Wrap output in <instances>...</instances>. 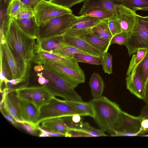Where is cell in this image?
Returning <instances> with one entry per match:
<instances>
[{
    "instance_id": "obj_1",
    "label": "cell",
    "mask_w": 148,
    "mask_h": 148,
    "mask_svg": "<svg viewBox=\"0 0 148 148\" xmlns=\"http://www.w3.org/2000/svg\"><path fill=\"white\" fill-rule=\"evenodd\" d=\"M4 36L26 78L34 56L35 40L25 33L11 17L5 24Z\"/></svg>"
},
{
    "instance_id": "obj_2",
    "label": "cell",
    "mask_w": 148,
    "mask_h": 148,
    "mask_svg": "<svg viewBox=\"0 0 148 148\" xmlns=\"http://www.w3.org/2000/svg\"><path fill=\"white\" fill-rule=\"evenodd\" d=\"M90 101L94 110L95 121L100 130L111 135L122 111L121 108L116 103L103 96Z\"/></svg>"
},
{
    "instance_id": "obj_3",
    "label": "cell",
    "mask_w": 148,
    "mask_h": 148,
    "mask_svg": "<svg viewBox=\"0 0 148 148\" xmlns=\"http://www.w3.org/2000/svg\"><path fill=\"white\" fill-rule=\"evenodd\" d=\"M41 71L49 80L45 85L54 96L60 97L66 100L83 101L75 88L62 76L45 65H42Z\"/></svg>"
},
{
    "instance_id": "obj_4",
    "label": "cell",
    "mask_w": 148,
    "mask_h": 148,
    "mask_svg": "<svg viewBox=\"0 0 148 148\" xmlns=\"http://www.w3.org/2000/svg\"><path fill=\"white\" fill-rule=\"evenodd\" d=\"M39 117L36 124L37 127L42 122L47 119L71 117L76 114L82 116H88L86 113L69 103L66 100L53 97L49 102L40 109Z\"/></svg>"
},
{
    "instance_id": "obj_5",
    "label": "cell",
    "mask_w": 148,
    "mask_h": 148,
    "mask_svg": "<svg viewBox=\"0 0 148 148\" xmlns=\"http://www.w3.org/2000/svg\"><path fill=\"white\" fill-rule=\"evenodd\" d=\"M77 16L72 13L51 19L38 26L36 40L62 36L73 25Z\"/></svg>"
},
{
    "instance_id": "obj_6",
    "label": "cell",
    "mask_w": 148,
    "mask_h": 148,
    "mask_svg": "<svg viewBox=\"0 0 148 148\" xmlns=\"http://www.w3.org/2000/svg\"><path fill=\"white\" fill-rule=\"evenodd\" d=\"M125 45L130 56L140 49L148 51V16L137 14L135 25Z\"/></svg>"
},
{
    "instance_id": "obj_7",
    "label": "cell",
    "mask_w": 148,
    "mask_h": 148,
    "mask_svg": "<svg viewBox=\"0 0 148 148\" xmlns=\"http://www.w3.org/2000/svg\"><path fill=\"white\" fill-rule=\"evenodd\" d=\"M14 90L18 98L31 102L39 109L54 96L45 85L27 86L25 85Z\"/></svg>"
},
{
    "instance_id": "obj_8",
    "label": "cell",
    "mask_w": 148,
    "mask_h": 148,
    "mask_svg": "<svg viewBox=\"0 0 148 148\" xmlns=\"http://www.w3.org/2000/svg\"><path fill=\"white\" fill-rule=\"evenodd\" d=\"M141 122L139 116H133L121 111L110 136H132L140 135Z\"/></svg>"
},
{
    "instance_id": "obj_9",
    "label": "cell",
    "mask_w": 148,
    "mask_h": 148,
    "mask_svg": "<svg viewBox=\"0 0 148 148\" xmlns=\"http://www.w3.org/2000/svg\"><path fill=\"white\" fill-rule=\"evenodd\" d=\"M32 62L38 65L58 64L79 71L83 72L79 66L78 62L74 58L42 51L37 48L35 45L34 47V56Z\"/></svg>"
},
{
    "instance_id": "obj_10",
    "label": "cell",
    "mask_w": 148,
    "mask_h": 148,
    "mask_svg": "<svg viewBox=\"0 0 148 148\" xmlns=\"http://www.w3.org/2000/svg\"><path fill=\"white\" fill-rule=\"evenodd\" d=\"M34 17L38 26L55 17L72 13L70 9L53 3L42 1L34 8Z\"/></svg>"
},
{
    "instance_id": "obj_11",
    "label": "cell",
    "mask_w": 148,
    "mask_h": 148,
    "mask_svg": "<svg viewBox=\"0 0 148 148\" xmlns=\"http://www.w3.org/2000/svg\"><path fill=\"white\" fill-rule=\"evenodd\" d=\"M101 21L86 15L77 16L72 26L61 36H82L92 32V28Z\"/></svg>"
},
{
    "instance_id": "obj_12",
    "label": "cell",
    "mask_w": 148,
    "mask_h": 148,
    "mask_svg": "<svg viewBox=\"0 0 148 148\" xmlns=\"http://www.w3.org/2000/svg\"><path fill=\"white\" fill-rule=\"evenodd\" d=\"M0 109L12 116L18 123H23L20 118L18 105V97L14 89L3 90Z\"/></svg>"
},
{
    "instance_id": "obj_13",
    "label": "cell",
    "mask_w": 148,
    "mask_h": 148,
    "mask_svg": "<svg viewBox=\"0 0 148 148\" xmlns=\"http://www.w3.org/2000/svg\"><path fill=\"white\" fill-rule=\"evenodd\" d=\"M115 14L120 25L122 32L129 35L135 25L137 14L132 10L123 4L116 3Z\"/></svg>"
},
{
    "instance_id": "obj_14",
    "label": "cell",
    "mask_w": 148,
    "mask_h": 148,
    "mask_svg": "<svg viewBox=\"0 0 148 148\" xmlns=\"http://www.w3.org/2000/svg\"><path fill=\"white\" fill-rule=\"evenodd\" d=\"M62 76L74 88L85 82L84 72H81L67 66L56 64L45 65Z\"/></svg>"
},
{
    "instance_id": "obj_15",
    "label": "cell",
    "mask_w": 148,
    "mask_h": 148,
    "mask_svg": "<svg viewBox=\"0 0 148 148\" xmlns=\"http://www.w3.org/2000/svg\"><path fill=\"white\" fill-rule=\"evenodd\" d=\"M19 113L23 123L34 126L39 117L40 110L31 102L18 98Z\"/></svg>"
},
{
    "instance_id": "obj_16",
    "label": "cell",
    "mask_w": 148,
    "mask_h": 148,
    "mask_svg": "<svg viewBox=\"0 0 148 148\" xmlns=\"http://www.w3.org/2000/svg\"><path fill=\"white\" fill-rule=\"evenodd\" d=\"M36 40L35 46L39 49L49 53H56L69 44L64 42L62 36H57L42 40Z\"/></svg>"
},
{
    "instance_id": "obj_17",
    "label": "cell",
    "mask_w": 148,
    "mask_h": 148,
    "mask_svg": "<svg viewBox=\"0 0 148 148\" xmlns=\"http://www.w3.org/2000/svg\"><path fill=\"white\" fill-rule=\"evenodd\" d=\"M126 80L127 89L137 97L143 99L146 84L139 75L131 73L127 76Z\"/></svg>"
},
{
    "instance_id": "obj_18",
    "label": "cell",
    "mask_w": 148,
    "mask_h": 148,
    "mask_svg": "<svg viewBox=\"0 0 148 148\" xmlns=\"http://www.w3.org/2000/svg\"><path fill=\"white\" fill-rule=\"evenodd\" d=\"M116 2V0H85L79 14L81 16L89 10L101 8L108 10L115 14Z\"/></svg>"
},
{
    "instance_id": "obj_19",
    "label": "cell",
    "mask_w": 148,
    "mask_h": 148,
    "mask_svg": "<svg viewBox=\"0 0 148 148\" xmlns=\"http://www.w3.org/2000/svg\"><path fill=\"white\" fill-rule=\"evenodd\" d=\"M0 44L3 47L5 56L11 73L12 79L25 78L20 66L6 42L4 44L1 43Z\"/></svg>"
},
{
    "instance_id": "obj_20",
    "label": "cell",
    "mask_w": 148,
    "mask_h": 148,
    "mask_svg": "<svg viewBox=\"0 0 148 148\" xmlns=\"http://www.w3.org/2000/svg\"><path fill=\"white\" fill-rule=\"evenodd\" d=\"M62 36L63 41L69 45L98 56H103L104 54L80 36L66 35Z\"/></svg>"
},
{
    "instance_id": "obj_21",
    "label": "cell",
    "mask_w": 148,
    "mask_h": 148,
    "mask_svg": "<svg viewBox=\"0 0 148 148\" xmlns=\"http://www.w3.org/2000/svg\"><path fill=\"white\" fill-rule=\"evenodd\" d=\"M42 128L58 133L66 137L69 128L63 118H55L45 120L41 122Z\"/></svg>"
},
{
    "instance_id": "obj_22",
    "label": "cell",
    "mask_w": 148,
    "mask_h": 148,
    "mask_svg": "<svg viewBox=\"0 0 148 148\" xmlns=\"http://www.w3.org/2000/svg\"><path fill=\"white\" fill-rule=\"evenodd\" d=\"M13 18L18 26L25 33L31 38L36 40L38 26L34 16L23 19Z\"/></svg>"
},
{
    "instance_id": "obj_23",
    "label": "cell",
    "mask_w": 148,
    "mask_h": 148,
    "mask_svg": "<svg viewBox=\"0 0 148 148\" xmlns=\"http://www.w3.org/2000/svg\"><path fill=\"white\" fill-rule=\"evenodd\" d=\"M80 37L103 54L108 52L110 45V42L99 38L92 32Z\"/></svg>"
},
{
    "instance_id": "obj_24",
    "label": "cell",
    "mask_w": 148,
    "mask_h": 148,
    "mask_svg": "<svg viewBox=\"0 0 148 148\" xmlns=\"http://www.w3.org/2000/svg\"><path fill=\"white\" fill-rule=\"evenodd\" d=\"M89 84L93 98L102 96L105 85L102 77L99 74L95 72L93 73L90 78Z\"/></svg>"
},
{
    "instance_id": "obj_25",
    "label": "cell",
    "mask_w": 148,
    "mask_h": 148,
    "mask_svg": "<svg viewBox=\"0 0 148 148\" xmlns=\"http://www.w3.org/2000/svg\"><path fill=\"white\" fill-rule=\"evenodd\" d=\"M92 31L98 37L110 42L113 37L108 26L107 19L101 21L92 28Z\"/></svg>"
},
{
    "instance_id": "obj_26",
    "label": "cell",
    "mask_w": 148,
    "mask_h": 148,
    "mask_svg": "<svg viewBox=\"0 0 148 148\" xmlns=\"http://www.w3.org/2000/svg\"><path fill=\"white\" fill-rule=\"evenodd\" d=\"M132 73L138 74L146 85L148 81V51L141 61L133 69Z\"/></svg>"
},
{
    "instance_id": "obj_27",
    "label": "cell",
    "mask_w": 148,
    "mask_h": 148,
    "mask_svg": "<svg viewBox=\"0 0 148 148\" xmlns=\"http://www.w3.org/2000/svg\"><path fill=\"white\" fill-rule=\"evenodd\" d=\"M117 2L135 11H148V0H116Z\"/></svg>"
},
{
    "instance_id": "obj_28",
    "label": "cell",
    "mask_w": 148,
    "mask_h": 148,
    "mask_svg": "<svg viewBox=\"0 0 148 148\" xmlns=\"http://www.w3.org/2000/svg\"><path fill=\"white\" fill-rule=\"evenodd\" d=\"M102 56L84 54H75L72 58L78 62H82L91 64L101 65Z\"/></svg>"
},
{
    "instance_id": "obj_29",
    "label": "cell",
    "mask_w": 148,
    "mask_h": 148,
    "mask_svg": "<svg viewBox=\"0 0 148 148\" xmlns=\"http://www.w3.org/2000/svg\"><path fill=\"white\" fill-rule=\"evenodd\" d=\"M115 14L110 11L104 9L95 8L88 11L83 15L92 17L101 21L108 19Z\"/></svg>"
},
{
    "instance_id": "obj_30",
    "label": "cell",
    "mask_w": 148,
    "mask_h": 148,
    "mask_svg": "<svg viewBox=\"0 0 148 148\" xmlns=\"http://www.w3.org/2000/svg\"><path fill=\"white\" fill-rule=\"evenodd\" d=\"M66 101L70 104L77 108L86 113L88 116H90L92 118L94 117V110L90 101L88 102H85L83 101L69 100H66Z\"/></svg>"
},
{
    "instance_id": "obj_31",
    "label": "cell",
    "mask_w": 148,
    "mask_h": 148,
    "mask_svg": "<svg viewBox=\"0 0 148 148\" xmlns=\"http://www.w3.org/2000/svg\"><path fill=\"white\" fill-rule=\"evenodd\" d=\"M56 54L71 58H72L73 55L75 54H84L97 56L69 45L62 48Z\"/></svg>"
},
{
    "instance_id": "obj_32",
    "label": "cell",
    "mask_w": 148,
    "mask_h": 148,
    "mask_svg": "<svg viewBox=\"0 0 148 148\" xmlns=\"http://www.w3.org/2000/svg\"><path fill=\"white\" fill-rule=\"evenodd\" d=\"M77 130L88 134L90 137L107 136L104 132L101 130H98L92 127L88 123L81 122Z\"/></svg>"
},
{
    "instance_id": "obj_33",
    "label": "cell",
    "mask_w": 148,
    "mask_h": 148,
    "mask_svg": "<svg viewBox=\"0 0 148 148\" xmlns=\"http://www.w3.org/2000/svg\"><path fill=\"white\" fill-rule=\"evenodd\" d=\"M23 6L20 0H11L7 6L6 15L9 17L15 18Z\"/></svg>"
},
{
    "instance_id": "obj_34",
    "label": "cell",
    "mask_w": 148,
    "mask_h": 148,
    "mask_svg": "<svg viewBox=\"0 0 148 148\" xmlns=\"http://www.w3.org/2000/svg\"><path fill=\"white\" fill-rule=\"evenodd\" d=\"M147 50L144 49H138L135 54H133L130 61L127 73V76L129 75L134 68L139 64L145 56Z\"/></svg>"
},
{
    "instance_id": "obj_35",
    "label": "cell",
    "mask_w": 148,
    "mask_h": 148,
    "mask_svg": "<svg viewBox=\"0 0 148 148\" xmlns=\"http://www.w3.org/2000/svg\"><path fill=\"white\" fill-rule=\"evenodd\" d=\"M141 119V128L140 135L148 134V103L142 110L139 116Z\"/></svg>"
},
{
    "instance_id": "obj_36",
    "label": "cell",
    "mask_w": 148,
    "mask_h": 148,
    "mask_svg": "<svg viewBox=\"0 0 148 148\" xmlns=\"http://www.w3.org/2000/svg\"><path fill=\"white\" fill-rule=\"evenodd\" d=\"M107 23L109 29L113 36L122 32L120 25L116 14L108 19Z\"/></svg>"
},
{
    "instance_id": "obj_37",
    "label": "cell",
    "mask_w": 148,
    "mask_h": 148,
    "mask_svg": "<svg viewBox=\"0 0 148 148\" xmlns=\"http://www.w3.org/2000/svg\"><path fill=\"white\" fill-rule=\"evenodd\" d=\"M101 65L106 73L108 74L112 73V57L110 53L107 52L103 55Z\"/></svg>"
},
{
    "instance_id": "obj_38",
    "label": "cell",
    "mask_w": 148,
    "mask_h": 148,
    "mask_svg": "<svg viewBox=\"0 0 148 148\" xmlns=\"http://www.w3.org/2000/svg\"><path fill=\"white\" fill-rule=\"evenodd\" d=\"M85 0H50V1L60 6L70 9L76 4L84 2Z\"/></svg>"
},
{
    "instance_id": "obj_39",
    "label": "cell",
    "mask_w": 148,
    "mask_h": 148,
    "mask_svg": "<svg viewBox=\"0 0 148 148\" xmlns=\"http://www.w3.org/2000/svg\"><path fill=\"white\" fill-rule=\"evenodd\" d=\"M129 36L127 34L122 32L113 36L110 41V45L117 44L120 45H125Z\"/></svg>"
},
{
    "instance_id": "obj_40",
    "label": "cell",
    "mask_w": 148,
    "mask_h": 148,
    "mask_svg": "<svg viewBox=\"0 0 148 148\" xmlns=\"http://www.w3.org/2000/svg\"><path fill=\"white\" fill-rule=\"evenodd\" d=\"M34 16V9L24 5L21 9L18 14L14 18L16 19H23L30 18Z\"/></svg>"
},
{
    "instance_id": "obj_41",
    "label": "cell",
    "mask_w": 148,
    "mask_h": 148,
    "mask_svg": "<svg viewBox=\"0 0 148 148\" xmlns=\"http://www.w3.org/2000/svg\"><path fill=\"white\" fill-rule=\"evenodd\" d=\"M21 127L26 132L34 136H38V130L37 127L25 123H19Z\"/></svg>"
},
{
    "instance_id": "obj_42",
    "label": "cell",
    "mask_w": 148,
    "mask_h": 148,
    "mask_svg": "<svg viewBox=\"0 0 148 148\" xmlns=\"http://www.w3.org/2000/svg\"><path fill=\"white\" fill-rule=\"evenodd\" d=\"M50 0H20L24 6L32 8H34L41 1H50Z\"/></svg>"
},
{
    "instance_id": "obj_43",
    "label": "cell",
    "mask_w": 148,
    "mask_h": 148,
    "mask_svg": "<svg viewBox=\"0 0 148 148\" xmlns=\"http://www.w3.org/2000/svg\"><path fill=\"white\" fill-rule=\"evenodd\" d=\"M26 79V78H23L20 79H12L8 80L5 86V88L8 87L10 86L16 85L20 83L25 82Z\"/></svg>"
},
{
    "instance_id": "obj_44",
    "label": "cell",
    "mask_w": 148,
    "mask_h": 148,
    "mask_svg": "<svg viewBox=\"0 0 148 148\" xmlns=\"http://www.w3.org/2000/svg\"><path fill=\"white\" fill-rule=\"evenodd\" d=\"M38 130L39 131L45 132L48 134L50 137H65L64 135L62 134L53 132L48 130H45L44 128L40 127L38 125L37 127Z\"/></svg>"
},
{
    "instance_id": "obj_45",
    "label": "cell",
    "mask_w": 148,
    "mask_h": 148,
    "mask_svg": "<svg viewBox=\"0 0 148 148\" xmlns=\"http://www.w3.org/2000/svg\"><path fill=\"white\" fill-rule=\"evenodd\" d=\"M1 112L4 116L12 124L17 125L18 124L13 117L10 114L2 110H1Z\"/></svg>"
},
{
    "instance_id": "obj_46",
    "label": "cell",
    "mask_w": 148,
    "mask_h": 148,
    "mask_svg": "<svg viewBox=\"0 0 148 148\" xmlns=\"http://www.w3.org/2000/svg\"><path fill=\"white\" fill-rule=\"evenodd\" d=\"M37 75L38 76V82L40 84L42 85H45L48 83V80L42 74L38 73Z\"/></svg>"
},
{
    "instance_id": "obj_47",
    "label": "cell",
    "mask_w": 148,
    "mask_h": 148,
    "mask_svg": "<svg viewBox=\"0 0 148 148\" xmlns=\"http://www.w3.org/2000/svg\"><path fill=\"white\" fill-rule=\"evenodd\" d=\"M81 115L76 114L72 116H71V119L72 121L75 123H79L82 121Z\"/></svg>"
},
{
    "instance_id": "obj_48",
    "label": "cell",
    "mask_w": 148,
    "mask_h": 148,
    "mask_svg": "<svg viewBox=\"0 0 148 148\" xmlns=\"http://www.w3.org/2000/svg\"><path fill=\"white\" fill-rule=\"evenodd\" d=\"M143 99L146 103H148V81L146 85Z\"/></svg>"
},
{
    "instance_id": "obj_49",
    "label": "cell",
    "mask_w": 148,
    "mask_h": 148,
    "mask_svg": "<svg viewBox=\"0 0 148 148\" xmlns=\"http://www.w3.org/2000/svg\"><path fill=\"white\" fill-rule=\"evenodd\" d=\"M38 136L39 137H50V136L47 134L42 132H40V133L38 135Z\"/></svg>"
},
{
    "instance_id": "obj_50",
    "label": "cell",
    "mask_w": 148,
    "mask_h": 148,
    "mask_svg": "<svg viewBox=\"0 0 148 148\" xmlns=\"http://www.w3.org/2000/svg\"><path fill=\"white\" fill-rule=\"evenodd\" d=\"M4 1L5 2H7L8 1L9 2L11 0H4Z\"/></svg>"
}]
</instances>
